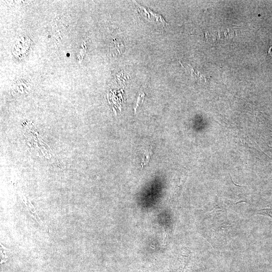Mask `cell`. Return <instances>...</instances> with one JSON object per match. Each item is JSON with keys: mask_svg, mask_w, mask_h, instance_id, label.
I'll return each mask as SVG.
<instances>
[{"mask_svg": "<svg viewBox=\"0 0 272 272\" xmlns=\"http://www.w3.org/2000/svg\"><path fill=\"white\" fill-rule=\"evenodd\" d=\"M152 155L153 152L151 149H147L145 150L141 162V165L143 167L148 164Z\"/></svg>", "mask_w": 272, "mask_h": 272, "instance_id": "obj_1", "label": "cell"}, {"mask_svg": "<svg viewBox=\"0 0 272 272\" xmlns=\"http://www.w3.org/2000/svg\"><path fill=\"white\" fill-rule=\"evenodd\" d=\"M145 97V94L142 93L139 95L137 101L136 102L135 106H134V111L137 110V108L143 103Z\"/></svg>", "mask_w": 272, "mask_h": 272, "instance_id": "obj_2", "label": "cell"}, {"mask_svg": "<svg viewBox=\"0 0 272 272\" xmlns=\"http://www.w3.org/2000/svg\"><path fill=\"white\" fill-rule=\"evenodd\" d=\"M267 53L270 55L272 56V46H271L267 50Z\"/></svg>", "mask_w": 272, "mask_h": 272, "instance_id": "obj_3", "label": "cell"}]
</instances>
